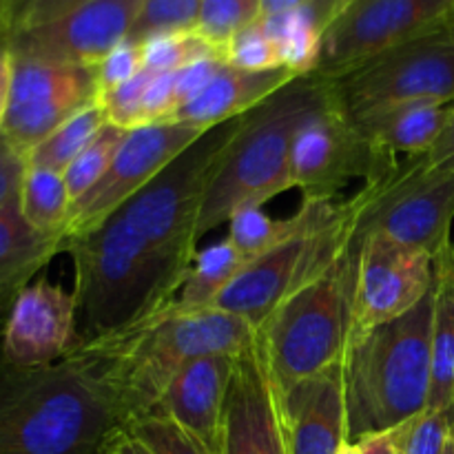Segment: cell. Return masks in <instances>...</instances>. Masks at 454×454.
Wrapping results in <instances>:
<instances>
[{"label": "cell", "mask_w": 454, "mask_h": 454, "mask_svg": "<svg viewBox=\"0 0 454 454\" xmlns=\"http://www.w3.org/2000/svg\"><path fill=\"white\" fill-rule=\"evenodd\" d=\"M255 340V328L238 315L220 309L180 310L171 304L145 322L78 341L74 350L91 362L129 428L155 411L173 377L191 359L238 357Z\"/></svg>", "instance_id": "1"}, {"label": "cell", "mask_w": 454, "mask_h": 454, "mask_svg": "<svg viewBox=\"0 0 454 454\" xmlns=\"http://www.w3.org/2000/svg\"><path fill=\"white\" fill-rule=\"evenodd\" d=\"M122 430L114 397L78 350L35 368L0 355V454H105Z\"/></svg>", "instance_id": "2"}, {"label": "cell", "mask_w": 454, "mask_h": 454, "mask_svg": "<svg viewBox=\"0 0 454 454\" xmlns=\"http://www.w3.org/2000/svg\"><path fill=\"white\" fill-rule=\"evenodd\" d=\"M434 284L402 317L355 337L344 357L348 442L388 433L428 408Z\"/></svg>", "instance_id": "3"}, {"label": "cell", "mask_w": 454, "mask_h": 454, "mask_svg": "<svg viewBox=\"0 0 454 454\" xmlns=\"http://www.w3.org/2000/svg\"><path fill=\"white\" fill-rule=\"evenodd\" d=\"M326 89L328 80L315 74L300 75L244 115L204 195L198 239L229 222L239 208L262 207L293 189V137Z\"/></svg>", "instance_id": "4"}, {"label": "cell", "mask_w": 454, "mask_h": 454, "mask_svg": "<svg viewBox=\"0 0 454 454\" xmlns=\"http://www.w3.org/2000/svg\"><path fill=\"white\" fill-rule=\"evenodd\" d=\"M372 191L375 182H368L350 200H301L304 220L300 229L248 262L213 309L238 315L260 331L288 297L324 278L353 247Z\"/></svg>", "instance_id": "5"}, {"label": "cell", "mask_w": 454, "mask_h": 454, "mask_svg": "<svg viewBox=\"0 0 454 454\" xmlns=\"http://www.w3.org/2000/svg\"><path fill=\"white\" fill-rule=\"evenodd\" d=\"M359 242L324 278L288 297L257 331L278 399L293 386L344 364L353 340Z\"/></svg>", "instance_id": "6"}, {"label": "cell", "mask_w": 454, "mask_h": 454, "mask_svg": "<svg viewBox=\"0 0 454 454\" xmlns=\"http://www.w3.org/2000/svg\"><path fill=\"white\" fill-rule=\"evenodd\" d=\"M397 167V155L364 136L328 80L326 93L293 137V186L304 191V198H335L348 182L384 180Z\"/></svg>", "instance_id": "7"}, {"label": "cell", "mask_w": 454, "mask_h": 454, "mask_svg": "<svg viewBox=\"0 0 454 454\" xmlns=\"http://www.w3.org/2000/svg\"><path fill=\"white\" fill-rule=\"evenodd\" d=\"M452 0H348L324 31L315 75L337 80L372 58L450 25Z\"/></svg>", "instance_id": "8"}, {"label": "cell", "mask_w": 454, "mask_h": 454, "mask_svg": "<svg viewBox=\"0 0 454 454\" xmlns=\"http://www.w3.org/2000/svg\"><path fill=\"white\" fill-rule=\"evenodd\" d=\"M452 220L454 173L430 171L411 158L388 177L375 182L357 238L384 233L395 242L437 257L450 244Z\"/></svg>", "instance_id": "9"}, {"label": "cell", "mask_w": 454, "mask_h": 454, "mask_svg": "<svg viewBox=\"0 0 454 454\" xmlns=\"http://www.w3.org/2000/svg\"><path fill=\"white\" fill-rule=\"evenodd\" d=\"M331 82L350 114L395 102H454V40L446 31L424 35Z\"/></svg>", "instance_id": "10"}, {"label": "cell", "mask_w": 454, "mask_h": 454, "mask_svg": "<svg viewBox=\"0 0 454 454\" xmlns=\"http://www.w3.org/2000/svg\"><path fill=\"white\" fill-rule=\"evenodd\" d=\"M98 98L96 67L13 56L12 89L0 133L13 151L27 155L60 124L98 102Z\"/></svg>", "instance_id": "11"}, {"label": "cell", "mask_w": 454, "mask_h": 454, "mask_svg": "<svg viewBox=\"0 0 454 454\" xmlns=\"http://www.w3.org/2000/svg\"><path fill=\"white\" fill-rule=\"evenodd\" d=\"M204 131L180 122L145 124L131 129L115 151L109 168L96 186L71 207L67 238L89 233L118 211L129 198L145 189L164 167L173 162L186 146Z\"/></svg>", "instance_id": "12"}, {"label": "cell", "mask_w": 454, "mask_h": 454, "mask_svg": "<svg viewBox=\"0 0 454 454\" xmlns=\"http://www.w3.org/2000/svg\"><path fill=\"white\" fill-rule=\"evenodd\" d=\"M142 3L145 0H89L43 25L13 31L3 43L18 58L96 67L129 38Z\"/></svg>", "instance_id": "13"}, {"label": "cell", "mask_w": 454, "mask_h": 454, "mask_svg": "<svg viewBox=\"0 0 454 454\" xmlns=\"http://www.w3.org/2000/svg\"><path fill=\"white\" fill-rule=\"evenodd\" d=\"M357 242L353 340L406 315L434 284V257L430 253L395 242L384 233H366Z\"/></svg>", "instance_id": "14"}, {"label": "cell", "mask_w": 454, "mask_h": 454, "mask_svg": "<svg viewBox=\"0 0 454 454\" xmlns=\"http://www.w3.org/2000/svg\"><path fill=\"white\" fill-rule=\"evenodd\" d=\"M0 355L13 366H49L78 346V301L51 282L27 284L3 328Z\"/></svg>", "instance_id": "15"}, {"label": "cell", "mask_w": 454, "mask_h": 454, "mask_svg": "<svg viewBox=\"0 0 454 454\" xmlns=\"http://www.w3.org/2000/svg\"><path fill=\"white\" fill-rule=\"evenodd\" d=\"M220 454H288L278 393L257 340L235 362L222 419Z\"/></svg>", "instance_id": "16"}, {"label": "cell", "mask_w": 454, "mask_h": 454, "mask_svg": "<svg viewBox=\"0 0 454 454\" xmlns=\"http://www.w3.org/2000/svg\"><path fill=\"white\" fill-rule=\"evenodd\" d=\"M278 402L288 454H340L348 443L344 364L300 381Z\"/></svg>", "instance_id": "17"}, {"label": "cell", "mask_w": 454, "mask_h": 454, "mask_svg": "<svg viewBox=\"0 0 454 454\" xmlns=\"http://www.w3.org/2000/svg\"><path fill=\"white\" fill-rule=\"evenodd\" d=\"M235 355H208L191 359L173 377L168 388L151 415L176 421L182 430L198 439L211 454L222 452V419L226 393L233 377Z\"/></svg>", "instance_id": "18"}, {"label": "cell", "mask_w": 454, "mask_h": 454, "mask_svg": "<svg viewBox=\"0 0 454 454\" xmlns=\"http://www.w3.org/2000/svg\"><path fill=\"white\" fill-rule=\"evenodd\" d=\"M295 78L300 75L284 67L269 71H247L224 62L215 78L202 89V93L176 111L171 122L189 124L200 131H207L248 114Z\"/></svg>", "instance_id": "19"}, {"label": "cell", "mask_w": 454, "mask_h": 454, "mask_svg": "<svg viewBox=\"0 0 454 454\" xmlns=\"http://www.w3.org/2000/svg\"><path fill=\"white\" fill-rule=\"evenodd\" d=\"M452 114L454 102L417 100L371 106L350 115L364 136L384 151L421 158L446 131Z\"/></svg>", "instance_id": "20"}, {"label": "cell", "mask_w": 454, "mask_h": 454, "mask_svg": "<svg viewBox=\"0 0 454 454\" xmlns=\"http://www.w3.org/2000/svg\"><path fill=\"white\" fill-rule=\"evenodd\" d=\"M454 406V247L434 257L433 315V381L428 408Z\"/></svg>", "instance_id": "21"}, {"label": "cell", "mask_w": 454, "mask_h": 454, "mask_svg": "<svg viewBox=\"0 0 454 454\" xmlns=\"http://www.w3.org/2000/svg\"><path fill=\"white\" fill-rule=\"evenodd\" d=\"M65 239L31 229L20 211V198L0 211V288L27 286L40 269L62 253Z\"/></svg>", "instance_id": "22"}, {"label": "cell", "mask_w": 454, "mask_h": 454, "mask_svg": "<svg viewBox=\"0 0 454 454\" xmlns=\"http://www.w3.org/2000/svg\"><path fill=\"white\" fill-rule=\"evenodd\" d=\"M248 264L247 257L231 244V239L211 244L195 253L193 266L189 270L184 286L177 293L173 306L180 310L213 309L217 297L226 291L239 270Z\"/></svg>", "instance_id": "23"}, {"label": "cell", "mask_w": 454, "mask_h": 454, "mask_svg": "<svg viewBox=\"0 0 454 454\" xmlns=\"http://www.w3.org/2000/svg\"><path fill=\"white\" fill-rule=\"evenodd\" d=\"M71 207H74V200H71L62 173L27 167L20 189V211L31 229L47 238L65 239Z\"/></svg>", "instance_id": "24"}, {"label": "cell", "mask_w": 454, "mask_h": 454, "mask_svg": "<svg viewBox=\"0 0 454 454\" xmlns=\"http://www.w3.org/2000/svg\"><path fill=\"white\" fill-rule=\"evenodd\" d=\"M109 124L105 106L100 102H93L87 109L78 111L74 118L56 129L51 136L44 137L40 145H35L27 158V167L49 168V171L65 173V168L82 153L89 142Z\"/></svg>", "instance_id": "25"}, {"label": "cell", "mask_w": 454, "mask_h": 454, "mask_svg": "<svg viewBox=\"0 0 454 454\" xmlns=\"http://www.w3.org/2000/svg\"><path fill=\"white\" fill-rule=\"evenodd\" d=\"M301 220H304L301 207L284 220H273L262 211V207H244L229 220V239L251 262L295 233L301 226Z\"/></svg>", "instance_id": "26"}, {"label": "cell", "mask_w": 454, "mask_h": 454, "mask_svg": "<svg viewBox=\"0 0 454 454\" xmlns=\"http://www.w3.org/2000/svg\"><path fill=\"white\" fill-rule=\"evenodd\" d=\"M260 0H202L195 34L207 40L224 60V49L231 40L260 20Z\"/></svg>", "instance_id": "27"}, {"label": "cell", "mask_w": 454, "mask_h": 454, "mask_svg": "<svg viewBox=\"0 0 454 454\" xmlns=\"http://www.w3.org/2000/svg\"><path fill=\"white\" fill-rule=\"evenodd\" d=\"M399 454H443L454 437V406L426 408L390 430Z\"/></svg>", "instance_id": "28"}, {"label": "cell", "mask_w": 454, "mask_h": 454, "mask_svg": "<svg viewBox=\"0 0 454 454\" xmlns=\"http://www.w3.org/2000/svg\"><path fill=\"white\" fill-rule=\"evenodd\" d=\"M222 58L211 44L200 38L195 31H176V34L151 35L142 43V60L145 69L153 74H171L180 71L202 58Z\"/></svg>", "instance_id": "29"}, {"label": "cell", "mask_w": 454, "mask_h": 454, "mask_svg": "<svg viewBox=\"0 0 454 454\" xmlns=\"http://www.w3.org/2000/svg\"><path fill=\"white\" fill-rule=\"evenodd\" d=\"M129 131L115 127V124H106L91 142H89L87 149L65 168L62 177H65V184L69 189L71 200H80L84 193L93 189V186L100 182V177L105 176V171L109 168L111 160H114L115 151L122 145L124 136Z\"/></svg>", "instance_id": "30"}, {"label": "cell", "mask_w": 454, "mask_h": 454, "mask_svg": "<svg viewBox=\"0 0 454 454\" xmlns=\"http://www.w3.org/2000/svg\"><path fill=\"white\" fill-rule=\"evenodd\" d=\"M202 0H145L129 38L142 44L146 38L176 31H195Z\"/></svg>", "instance_id": "31"}, {"label": "cell", "mask_w": 454, "mask_h": 454, "mask_svg": "<svg viewBox=\"0 0 454 454\" xmlns=\"http://www.w3.org/2000/svg\"><path fill=\"white\" fill-rule=\"evenodd\" d=\"M224 62L231 67L247 71H269L282 69V58L279 49L270 34L266 31L264 22L255 20L247 29L239 31L229 47L224 49Z\"/></svg>", "instance_id": "32"}, {"label": "cell", "mask_w": 454, "mask_h": 454, "mask_svg": "<svg viewBox=\"0 0 454 454\" xmlns=\"http://www.w3.org/2000/svg\"><path fill=\"white\" fill-rule=\"evenodd\" d=\"M127 430L142 443H146L153 454H211L198 439L191 437L176 421L162 415L142 417L133 421Z\"/></svg>", "instance_id": "33"}, {"label": "cell", "mask_w": 454, "mask_h": 454, "mask_svg": "<svg viewBox=\"0 0 454 454\" xmlns=\"http://www.w3.org/2000/svg\"><path fill=\"white\" fill-rule=\"evenodd\" d=\"M151 78H153V71L145 69L133 80L124 82L122 87L100 93L98 102L105 106L111 124L124 129V131L142 127V96H145Z\"/></svg>", "instance_id": "34"}, {"label": "cell", "mask_w": 454, "mask_h": 454, "mask_svg": "<svg viewBox=\"0 0 454 454\" xmlns=\"http://www.w3.org/2000/svg\"><path fill=\"white\" fill-rule=\"evenodd\" d=\"M89 0H4L3 7V40L13 31L43 25Z\"/></svg>", "instance_id": "35"}, {"label": "cell", "mask_w": 454, "mask_h": 454, "mask_svg": "<svg viewBox=\"0 0 454 454\" xmlns=\"http://www.w3.org/2000/svg\"><path fill=\"white\" fill-rule=\"evenodd\" d=\"M140 71H145V60H142V44L124 40L114 51L106 53L105 60L96 65V78L100 93L114 91L122 87L124 82L136 78Z\"/></svg>", "instance_id": "36"}, {"label": "cell", "mask_w": 454, "mask_h": 454, "mask_svg": "<svg viewBox=\"0 0 454 454\" xmlns=\"http://www.w3.org/2000/svg\"><path fill=\"white\" fill-rule=\"evenodd\" d=\"M176 111V71L153 74L145 96H142V127L145 124L171 122Z\"/></svg>", "instance_id": "37"}, {"label": "cell", "mask_w": 454, "mask_h": 454, "mask_svg": "<svg viewBox=\"0 0 454 454\" xmlns=\"http://www.w3.org/2000/svg\"><path fill=\"white\" fill-rule=\"evenodd\" d=\"M224 60L222 58H202V60L193 62V65L184 67V69L176 71V102L177 109L184 106L186 102L193 100L202 89L215 78L217 71L222 69Z\"/></svg>", "instance_id": "38"}, {"label": "cell", "mask_w": 454, "mask_h": 454, "mask_svg": "<svg viewBox=\"0 0 454 454\" xmlns=\"http://www.w3.org/2000/svg\"><path fill=\"white\" fill-rule=\"evenodd\" d=\"M27 173V158L12 146L0 151V211L20 198L22 180Z\"/></svg>", "instance_id": "39"}, {"label": "cell", "mask_w": 454, "mask_h": 454, "mask_svg": "<svg viewBox=\"0 0 454 454\" xmlns=\"http://www.w3.org/2000/svg\"><path fill=\"white\" fill-rule=\"evenodd\" d=\"M357 450L359 454H399L397 446L393 442V434L388 433H375V434H368V437L359 439L357 443Z\"/></svg>", "instance_id": "40"}, {"label": "cell", "mask_w": 454, "mask_h": 454, "mask_svg": "<svg viewBox=\"0 0 454 454\" xmlns=\"http://www.w3.org/2000/svg\"><path fill=\"white\" fill-rule=\"evenodd\" d=\"M105 454H153V450L137 437H133L129 430H122V433L111 439Z\"/></svg>", "instance_id": "41"}, {"label": "cell", "mask_w": 454, "mask_h": 454, "mask_svg": "<svg viewBox=\"0 0 454 454\" xmlns=\"http://www.w3.org/2000/svg\"><path fill=\"white\" fill-rule=\"evenodd\" d=\"M12 71H13V56L4 43H0V120H3L4 109L9 102V89H12Z\"/></svg>", "instance_id": "42"}, {"label": "cell", "mask_w": 454, "mask_h": 454, "mask_svg": "<svg viewBox=\"0 0 454 454\" xmlns=\"http://www.w3.org/2000/svg\"><path fill=\"white\" fill-rule=\"evenodd\" d=\"M306 3H310V0H260V9H262L260 18H270V16H279V13L295 12V9L304 7Z\"/></svg>", "instance_id": "43"}, {"label": "cell", "mask_w": 454, "mask_h": 454, "mask_svg": "<svg viewBox=\"0 0 454 454\" xmlns=\"http://www.w3.org/2000/svg\"><path fill=\"white\" fill-rule=\"evenodd\" d=\"M25 286H4L0 288V333H3L4 322L9 317V310H12L13 301H16L18 293L22 291Z\"/></svg>", "instance_id": "44"}, {"label": "cell", "mask_w": 454, "mask_h": 454, "mask_svg": "<svg viewBox=\"0 0 454 454\" xmlns=\"http://www.w3.org/2000/svg\"><path fill=\"white\" fill-rule=\"evenodd\" d=\"M340 454H359V450H357V446H355V443L348 442L344 448H341Z\"/></svg>", "instance_id": "45"}, {"label": "cell", "mask_w": 454, "mask_h": 454, "mask_svg": "<svg viewBox=\"0 0 454 454\" xmlns=\"http://www.w3.org/2000/svg\"><path fill=\"white\" fill-rule=\"evenodd\" d=\"M3 12L4 7H3V0H0V43H3Z\"/></svg>", "instance_id": "46"}, {"label": "cell", "mask_w": 454, "mask_h": 454, "mask_svg": "<svg viewBox=\"0 0 454 454\" xmlns=\"http://www.w3.org/2000/svg\"><path fill=\"white\" fill-rule=\"evenodd\" d=\"M443 31H446V35H448V38L454 40V22H450V25H448L446 29H443Z\"/></svg>", "instance_id": "47"}, {"label": "cell", "mask_w": 454, "mask_h": 454, "mask_svg": "<svg viewBox=\"0 0 454 454\" xmlns=\"http://www.w3.org/2000/svg\"><path fill=\"white\" fill-rule=\"evenodd\" d=\"M443 454H454V437L450 439V443H448V448H446V452Z\"/></svg>", "instance_id": "48"}, {"label": "cell", "mask_w": 454, "mask_h": 454, "mask_svg": "<svg viewBox=\"0 0 454 454\" xmlns=\"http://www.w3.org/2000/svg\"><path fill=\"white\" fill-rule=\"evenodd\" d=\"M7 140H4V136H3V133H0V151H4V149H7Z\"/></svg>", "instance_id": "49"}, {"label": "cell", "mask_w": 454, "mask_h": 454, "mask_svg": "<svg viewBox=\"0 0 454 454\" xmlns=\"http://www.w3.org/2000/svg\"><path fill=\"white\" fill-rule=\"evenodd\" d=\"M452 3H454V0H452ZM450 22H454V16H452V20Z\"/></svg>", "instance_id": "50"}, {"label": "cell", "mask_w": 454, "mask_h": 454, "mask_svg": "<svg viewBox=\"0 0 454 454\" xmlns=\"http://www.w3.org/2000/svg\"><path fill=\"white\" fill-rule=\"evenodd\" d=\"M3 3H4V0H3Z\"/></svg>", "instance_id": "51"}]
</instances>
